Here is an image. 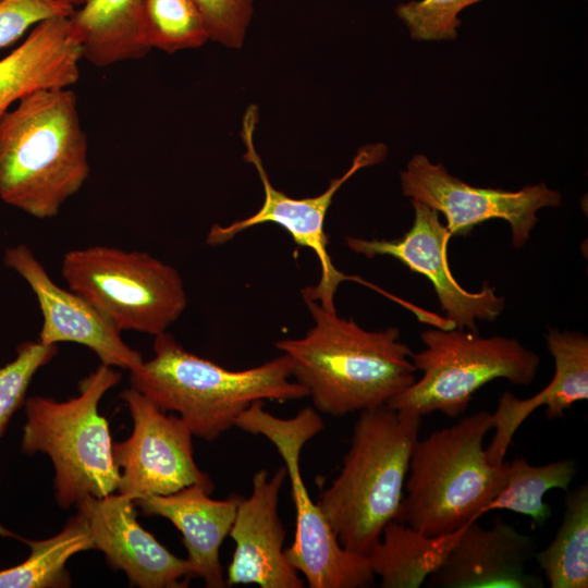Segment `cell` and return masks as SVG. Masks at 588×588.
Segmentation results:
<instances>
[{
	"mask_svg": "<svg viewBox=\"0 0 588 588\" xmlns=\"http://www.w3.org/2000/svg\"><path fill=\"white\" fill-rule=\"evenodd\" d=\"M52 1L74 10L81 7L86 0H52Z\"/></svg>",
	"mask_w": 588,
	"mask_h": 588,
	"instance_id": "31",
	"label": "cell"
},
{
	"mask_svg": "<svg viewBox=\"0 0 588 588\" xmlns=\"http://www.w3.org/2000/svg\"><path fill=\"white\" fill-rule=\"evenodd\" d=\"M314 326L305 336L275 347L287 355L292 377L322 414L343 416L387 404L416 380L412 348L400 330L363 329L353 319L304 301Z\"/></svg>",
	"mask_w": 588,
	"mask_h": 588,
	"instance_id": "1",
	"label": "cell"
},
{
	"mask_svg": "<svg viewBox=\"0 0 588 588\" xmlns=\"http://www.w3.org/2000/svg\"><path fill=\"white\" fill-rule=\"evenodd\" d=\"M73 10L52 0H0V49L17 41L44 20Z\"/></svg>",
	"mask_w": 588,
	"mask_h": 588,
	"instance_id": "30",
	"label": "cell"
},
{
	"mask_svg": "<svg viewBox=\"0 0 588 588\" xmlns=\"http://www.w3.org/2000/svg\"><path fill=\"white\" fill-rule=\"evenodd\" d=\"M551 588L588 587V486L567 491L555 537L534 554Z\"/></svg>",
	"mask_w": 588,
	"mask_h": 588,
	"instance_id": "24",
	"label": "cell"
},
{
	"mask_svg": "<svg viewBox=\"0 0 588 588\" xmlns=\"http://www.w3.org/2000/svg\"><path fill=\"white\" fill-rule=\"evenodd\" d=\"M61 272L69 290L119 331L158 335L183 314L187 296L176 269L148 253L109 246L68 252Z\"/></svg>",
	"mask_w": 588,
	"mask_h": 588,
	"instance_id": "9",
	"label": "cell"
},
{
	"mask_svg": "<svg viewBox=\"0 0 588 588\" xmlns=\"http://www.w3.org/2000/svg\"><path fill=\"white\" fill-rule=\"evenodd\" d=\"M257 121L258 109L250 106L243 117L241 137L246 147L243 158L255 167L264 185L262 206L254 215L226 226L213 224L207 234V244L211 246L224 244L244 230L258 224L268 222L279 224L298 246L314 250L320 262V280L317 285L307 286L302 291L303 299L320 302L319 305L326 310L336 311L334 294L339 284L346 280L360 282L362 279L346 275L334 267L328 252L329 237L324 232V219L339 188L358 170L383 161L387 147L380 143L363 146L347 171L333 179L322 194L293 198L274 188L269 180L254 144Z\"/></svg>",
	"mask_w": 588,
	"mask_h": 588,
	"instance_id": "10",
	"label": "cell"
},
{
	"mask_svg": "<svg viewBox=\"0 0 588 588\" xmlns=\"http://www.w3.org/2000/svg\"><path fill=\"white\" fill-rule=\"evenodd\" d=\"M482 0H419L400 3L395 13L415 40H452L461 25L458 14Z\"/></svg>",
	"mask_w": 588,
	"mask_h": 588,
	"instance_id": "28",
	"label": "cell"
},
{
	"mask_svg": "<svg viewBox=\"0 0 588 588\" xmlns=\"http://www.w3.org/2000/svg\"><path fill=\"white\" fill-rule=\"evenodd\" d=\"M86 520L94 550L108 564L123 571L131 585L140 588H180L193 577L186 559L163 547L136 519L134 500L120 493L87 495L76 503Z\"/></svg>",
	"mask_w": 588,
	"mask_h": 588,
	"instance_id": "16",
	"label": "cell"
},
{
	"mask_svg": "<svg viewBox=\"0 0 588 588\" xmlns=\"http://www.w3.org/2000/svg\"><path fill=\"white\" fill-rule=\"evenodd\" d=\"M90 173L87 137L71 87L34 91L0 119V198L38 218L56 217Z\"/></svg>",
	"mask_w": 588,
	"mask_h": 588,
	"instance_id": "2",
	"label": "cell"
},
{
	"mask_svg": "<svg viewBox=\"0 0 588 588\" xmlns=\"http://www.w3.org/2000/svg\"><path fill=\"white\" fill-rule=\"evenodd\" d=\"M203 486L193 485L174 493L134 500L146 515L169 519L182 534L193 577L208 588L226 586L219 559L220 547L232 527L241 495L223 500L209 497Z\"/></svg>",
	"mask_w": 588,
	"mask_h": 588,
	"instance_id": "19",
	"label": "cell"
},
{
	"mask_svg": "<svg viewBox=\"0 0 588 588\" xmlns=\"http://www.w3.org/2000/svg\"><path fill=\"white\" fill-rule=\"evenodd\" d=\"M145 0H86L68 16L82 57L97 68L136 60L151 49L144 33Z\"/></svg>",
	"mask_w": 588,
	"mask_h": 588,
	"instance_id": "21",
	"label": "cell"
},
{
	"mask_svg": "<svg viewBox=\"0 0 588 588\" xmlns=\"http://www.w3.org/2000/svg\"><path fill=\"white\" fill-rule=\"evenodd\" d=\"M131 387L163 412H176L193 436L218 439L256 401L286 402L308 396L292 381L282 354L262 365L230 370L186 351L167 331L155 336L154 357L130 371Z\"/></svg>",
	"mask_w": 588,
	"mask_h": 588,
	"instance_id": "3",
	"label": "cell"
},
{
	"mask_svg": "<svg viewBox=\"0 0 588 588\" xmlns=\"http://www.w3.org/2000/svg\"><path fill=\"white\" fill-rule=\"evenodd\" d=\"M68 16L41 21L0 59V119L34 91L71 87L78 81L83 57L71 36Z\"/></svg>",
	"mask_w": 588,
	"mask_h": 588,
	"instance_id": "20",
	"label": "cell"
},
{
	"mask_svg": "<svg viewBox=\"0 0 588 588\" xmlns=\"http://www.w3.org/2000/svg\"><path fill=\"white\" fill-rule=\"evenodd\" d=\"M491 413L481 411L416 442L395 520L427 536L478 520L504 485V463H489L483 440Z\"/></svg>",
	"mask_w": 588,
	"mask_h": 588,
	"instance_id": "5",
	"label": "cell"
},
{
	"mask_svg": "<svg viewBox=\"0 0 588 588\" xmlns=\"http://www.w3.org/2000/svg\"><path fill=\"white\" fill-rule=\"evenodd\" d=\"M121 377L101 364L81 381L77 396L62 402L33 396L25 402L21 450L50 457L56 500L62 509L76 505L87 495L102 498L118 488L120 473L112 455L109 424L98 405Z\"/></svg>",
	"mask_w": 588,
	"mask_h": 588,
	"instance_id": "6",
	"label": "cell"
},
{
	"mask_svg": "<svg viewBox=\"0 0 588 588\" xmlns=\"http://www.w3.org/2000/svg\"><path fill=\"white\" fill-rule=\"evenodd\" d=\"M465 526L452 534L427 536L395 519L390 522L367 555L380 586L421 587L441 567Z\"/></svg>",
	"mask_w": 588,
	"mask_h": 588,
	"instance_id": "22",
	"label": "cell"
},
{
	"mask_svg": "<svg viewBox=\"0 0 588 588\" xmlns=\"http://www.w3.org/2000/svg\"><path fill=\"white\" fill-rule=\"evenodd\" d=\"M577 473L574 460L564 458L535 466L523 457L504 462V485L486 505L483 513L509 510L531 518L535 525H543L551 516V507L543 501L552 489L568 491Z\"/></svg>",
	"mask_w": 588,
	"mask_h": 588,
	"instance_id": "25",
	"label": "cell"
},
{
	"mask_svg": "<svg viewBox=\"0 0 588 588\" xmlns=\"http://www.w3.org/2000/svg\"><path fill=\"white\" fill-rule=\"evenodd\" d=\"M235 427L268 439L281 455L291 485L296 529L285 556L310 588H364L375 584L369 560L344 549L317 503L311 501L301 474L304 445L324 422L314 407H304L291 418L277 417L252 403L236 419Z\"/></svg>",
	"mask_w": 588,
	"mask_h": 588,
	"instance_id": "8",
	"label": "cell"
},
{
	"mask_svg": "<svg viewBox=\"0 0 588 588\" xmlns=\"http://www.w3.org/2000/svg\"><path fill=\"white\" fill-rule=\"evenodd\" d=\"M58 354L56 344L26 341L16 348V357L0 367V438L13 414L24 403L27 389L39 368Z\"/></svg>",
	"mask_w": 588,
	"mask_h": 588,
	"instance_id": "27",
	"label": "cell"
},
{
	"mask_svg": "<svg viewBox=\"0 0 588 588\" xmlns=\"http://www.w3.org/2000/svg\"><path fill=\"white\" fill-rule=\"evenodd\" d=\"M144 33L150 49L168 53L198 48L209 40L195 0H145Z\"/></svg>",
	"mask_w": 588,
	"mask_h": 588,
	"instance_id": "26",
	"label": "cell"
},
{
	"mask_svg": "<svg viewBox=\"0 0 588 588\" xmlns=\"http://www.w3.org/2000/svg\"><path fill=\"white\" fill-rule=\"evenodd\" d=\"M420 426L387 404L359 412L342 468L317 502L344 549L367 556L395 519Z\"/></svg>",
	"mask_w": 588,
	"mask_h": 588,
	"instance_id": "4",
	"label": "cell"
},
{
	"mask_svg": "<svg viewBox=\"0 0 588 588\" xmlns=\"http://www.w3.org/2000/svg\"><path fill=\"white\" fill-rule=\"evenodd\" d=\"M286 478L284 466L271 476L260 469L253 476L250 494L241 497L229 532L235 550L228 567L226 586L304 587L285 556L286 531L279 515V498Z\"/></svg>",
	"mask_w": 588,
	"mask_h": 588,
	"instance_id": "15",
	"label": "cell"
},
{
	"mask_svg": "<svg viewBox=\"0 0 588 588\" xmlns=\"http://www.w3.org/2000/svg\"><path fill=\"white\" fill-rule=\"evenodd\" d=\"M555 371L550 383L531 397L520 400L504 392L491 414L495 433L486 449L490 464L500 466L519 426L538 407L544 406L549 420L564 418L565 411L588 399V338L578 331L551 328L546 334Z\"/></svg>",
	"mask_w": 588,
	"mask_h": 588,
	"instance_id": "18",
	"label": "cell"
},
{
	"mask_svg": "<svg viewBox=\"0 0 588 588\" xmlns=\"http://www.w3.org/2000/svg\"><path fill=\"white\" fill-rule=\"evenodd\" d=\"M536 543L502 517L490 528L467 524L441 567L426 585L441 588H539L543 580L525 569Z\"/></svg>",
	"mask_w": 588,
	"mask_h": 588,
	"instance_id": "17",
	"label": "cell"
},
{
	"mask_svg": "<svg viewBox=\"0 0 588 588\" xmlns=\"http://www.w3.org/2000/svg\"><path fill=\"white\" fill-rule=\"evenodd\" d=\"M133 419L131 436L112 443L118 493L132 500L166 495L193 485L213 490L194 460L193 433L180 416L167 415L134 388L120 395Z\"/></svg>",
	"mask_w": 588,
	"mask_h": 588,
	"instance_id": "11",
	"label": "cell"
},
{
	"mask_svg": "<svg viewBox=\"0 0 588 588\" xmlns=\"http://www.w3.org/2000/svg\"><path fill=\"white\" fill-rule=\"evenodd\" d=\"M400 182L404 196L445 217L451 237L466 235L487 220L502 219L511 226L515 248L527 243L538 222L539 209L561 204V194L544 183L518 191L475 187L421 154L415 155L400 172Z\"/></svg>",
	"mask_w": 588,
	"mask_h": 588,
	"instance_id": "12",
	"label": "cell"
},
{
	"mask_svg": "<svg viewBox=\"0 0 588 588\" xmlns=\"http://www.w3.org/2000/svg\"><path fill=\"white\" fill-rule=\"evenodd\" d=\"M0 535L25 542L30 553L15 566L0 571V588H57L71 586L68 561L94 544L85 518L77 513L63 529L45 540L22 538L0 525Z\"/></svg>",
	"mask_w": 588,
	"mask_h": 588,
	"instance_id": "23",
	"label": "cell"
},
{
	"mask_svg": "<svg viewBox=\"0 0 588 588\" xmlns=\"http://www.w3.org/2000/svg\"><path fill=\"white\" fill-rule=\"evenodd\" d=\"M425 348L412 354L419 380L387 405L402 415L422 417L440 412L457 418L474 394L495 379L529 385L540 365L539 355L517 339L480 336L467 330L434 328L421 332Z\"/></svg>",
	"mask_w": 588,
	"mask_h": 588,
	"instance_id": "7",
	"label": "cell"
},
{
	"mask_svg": "<svg viewBox=\"0 0 588 588\" xmlns=\"http://www.w3.org/2000/svg\"><path fill=\"white\" fill-rule=\"evenodd\" d=\"M411 203L415 219L402 237L365 240L346 236V246L369 259L392 256L412 271L422 274L431 282L445 319L455 328L479 333L476 320L494 321L504 310V297L497 295L495 287L487 281L477 293H470L457 283L446 257L451 235L441 223L439 212L421 203Z\"/></svg>",
	"mask_w": 588,
	"mask_h": 588,
	"instance_id": "13",
	"label": "cell"
},
{
	"mask_svg": "<svg viewBox=\"0 0 588 588\" xmlns=\"http://www.w3.org/2000/svg\"><path fill=\"white\" fill-rule=\"evenodd\" d=\"M208 30L209 39L229 48L243 45L253 15L254 0H195Z\"/></svg>",
	"mask_w": 588,
	"mask_h": 588,
	"instance_id": "29",
	"label": "cell"
},
{
	"mask_svg": "<svg viewBox=\"0 0 588 588\" xmlns=\"http://www.w3.org/2000/svg\"><path fill=\"white\" fill-rule=\"evenodd\" d=\"M3 262L26 281L37 298L42 314L38 341L82 344L110 367L132 371L142 365V355L122 340L121 331L84 297L56 284L25 244L8 248Z\"/></svg>",
	"mask_w": 588,
	"mask_h": 588,
	"instance_id": "14",
	"label": "cell"
}]
</instances>
